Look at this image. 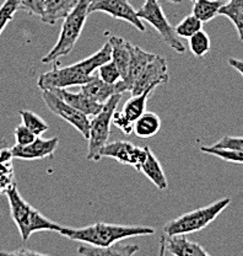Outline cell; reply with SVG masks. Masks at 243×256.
<instances>
[{"label":"cell","instance_id":"4316f807","mask_svg":"<svg viewBox=\"0 0 243 256\" xmlns=\"http://www.w3.org/2000/svg\"><path fill=\"white\" fill-rule=\"evenodd\" d=\"M21 120H22V124L28 128L34 136L41 137L44 132L49 130V126L38 116V114H33L32 111L22 110L20 111Z\"/></svg>","mask_w":243,"mask_h":256},{"label":"cell","instance_id":"7402d4cb","mask_svg":"<svg viewBox=\"0 0 243 256\" xmlns=\"http://www.w3.org/2000/svg\"><path fill=\"white\" fill-rule=\"evenodd\" d=\"M12 154L7 146V142L0 138V194L6 192L14 184V172H12Z\"/></svg>","mask_w":243,"mask_h":256},{"label":"cell","instance_id":"d6a6232c","mask_svg":"<svg viewBox=\"0 0 243 256\" xmlns=\"http://www.w3.org/2000/svg\"><path fill=\"white\" fill-rule=\"evenodd\" d=\"M20 6L27 10L32 15H37L42 18L46 6V0H18Z\"/></svg>","mask_w":243,"mask_h":256},{"label":"cell","instance_id":"484cf974","mask_svg":"<svg viewBox=\"0 0 243 256\" xmlns=\"http://www.w3.org/2000/svg\"><path fill=\"white\" fill-rule=\"evenodd\" d=\"M189 50L198 58L204 57L210 50V37L205 31L200 30L188 38Z\"/></svg>","mask_w":243,"mask_h":256},{"label":"cell","instance_id":"ac0fdd59","mask_svg":"<svg viewBox=\"0 0 243 256\" xmlns=\"http://www.w3.org/2000/svg\"><path fill=\"white\" fill-rule=\"evenodd\" d=\"M139 250H140V246L137 244H114L107 248L84 244L77 248V252L81 256H134Z\"/></svg>","mask_w":243,"mask_h":256},{"label":"cell","instance_id":"60d3db41","mask_svg":"<svg viewBox=\"0 0 243 256\" xmlns=\"http://www.w3.org/2000/svg\"><path fill=\"white\" fill-rule=\"evenodd\" d=\"M241 41H242V42H243V38H242V40H241Z\"/></svg>","mask_w":243,"mask_h":256},{"label":"cell","instance_id":"1f68e13d","mask_svg":"<svg viewBox=\"0 0 243 256\" xmlns=\"http://www.w3.org/2000/svg\"><path fill=\"white\" fill-rule=\"evenodd\" d=\"M213 146L215 148H225V149H235V150L243 152V137H231V136H225L221 138L219 142H216Z\"/></svg>","mask_w":243,"mask_h":256},{"label":"cell","instance_id":"f546056e","mask_svg":"<svg viewBox=\"0 0 243 256\" xmlns=\"http://www.w3.org/2000/svg\"><path fill=\"white\" fill-rule=\"evenodd\" d=\"M20 8L18 0H5L4 4L0 6V34H2L7 24L14 18V15Z\"/></svg>","mask_w":243,"mask_h":256},{"label":"cell","instance_id":"277c9868","mask_svg":"<svg viewBox=\"0 0 243 256\" xmlns=\"http://www.w3.org/2000/svg\"><path fill=\"white\" fill-rule=\"evenodd\" d=\"M91 0H79L77 5L71 12L64 18L61 30L57 44L52 50L42 58V63L48 64L57 60L58 58L65 57L75 47L76 42L81 36L84 26L89 16V6Z\"/></svg>","mask_w":243,"mask_h":256},{"label":"cell","instance_id":"cb8c5ba5","mask_svg":"<svg viewBox=\"0 0 243 256\" xmlns=\"http://www.w3.org/2000/svg\"><path fill=\"white\" fill-rule=\"evenodd\" d=\"M219 15L230 18L236 28L240 40L243 38V0H230L221 6Z\"/></svg>","mask_w":243,"mask_h":256},{"label":"cell","instance_id":"83f0119b","mask_svg":"<svg viewBox=\"0 0 243 256\" xmlns=\"http://www.w3.org/2000/svg\"><path fill=\"white\" fill-rule=\"evenodd\" d=\"M203 28V22L194 16L193 14L186 16L183 20H181V22L178 24L175 28L176 34L181 38H187L193 36L194 34H197L198 31H200Z\"/></svg>","mask_w":243,"mask_h":256},{"label":"cell","instance_id":"3957f363","mask_svg":"<svg viewBox=\"0 0 243 256\" xmlns=\"http://www.w3.org/2000/svg\"><path fill=\"white\" fill-rule=\"evenodd\" d=\"M6 194L9 198L12 220L20 232L22 242H27L32 234L36 232L54 230L59 233L61 226L54 223L53 220H49L36 208L32 207L28 202H26L18 192L15 182L7 188Z\"/></svg>","mask_w":243,"mask_h":256},{"label":"cell","instance_id":"ffe728a7","mask_svg":"<svg viewBox=\"0 0 243 256\" xmlns=\"http://www.w3.org/2000/svg\"><path fill=\"white\" fill-rule=\"evenodd\" d=\"M79 0H46L44 12L41 20L48 25H54L58 20L65 18L76 6Z\"/></svg>","mask_w":243,"mask_h":256},{"label":"cell","instance_id":"30bf717a","mask_svg":"<svg viewBox=\"0 0 243 256\" xmlns=\"http://www.w3.org/2000/svg\"><path fill=\"white\" fill-rule=\"evenodd\" d=\"M146 156V146H138L127 140L108 142L101 149V158H112L121 164L129 165L140 172V166Z\"/></svg>","mask_w":243,"mask_h":256},{"label":"cell","instance_id":"836d02e7","mask_svg":"<svg viewBox=\"0 0 243 256\" xmlns=\"http://www.w3.org/2000/svg\"><path fill=\"white\" fill-rule=\"evenodd\" d=\"M14 134L16 144H18V146H27V144L33 142L37 137V136H34L33 133H32L27 127L23 126V124H20V126L15 128Z\"/></svg>","mask_w":243,"mask_h":256},{"label":"cell","instance_id":"4dcf8cb0","mask_svg":"<svg viewBox=\"0 0 243 256\" xmlns=\"http://www.w3.org/2000/svg\"><path fill=\"white\" fill-rule=\"evenodd\" d=\"M97 70L98 76L107 84H117L122 79V74L119 72L118 66H116V63L112 60L103 63L101 66H98Z\"/></svg>","mask_w":243,"mask_h":256},{"label":"cell","instance_id":"9a60e30c","mask_svg":"<svg viewBox=\"0 0 243 256\" xmlns=\"http://www.w3.org/2000/svg\"><path fill=\"white\" fill-rule=\"evenodd\" d=\"M50 90L54 92L60 98H63L66 104L73 106L76 110L81 111L86 116H96L103 108L102 104L92 100L91 98L85 95L81 90L79 92H71L66 89H59V88H53Z\"/></svg>","mask_w":243,"mask_h":256},{"label":"cell","instance_id":"ab89813d","mask_svg":"<svg viewBox=\"0 0 243 256\" xmlns=\"http://www.w3.org/2000/svg\"><path fill=\"white\" fill-rule=\"evenodd\" d=\"M192 2H197V0H192Z\"/></svg>","mask_w":243,"mask_h":256},{"label":"cell","instance_id":"7a4b0ae2","mask_svg":"<svg viewBox=\"0 0 243 256\" xmlns=\"http://www.w3.org/2000/svg\"><path fill=\"white\" fill-rule=\"evenodd\" d=\"M59 233L65 238L92 246L107 248L124 239L155 234V229L146 226H122L98 222L84 228L61 226Z\"/></svg>","mask_w":243,"mask_h":256},{"label":"cell","instance_id":"74e56055","mask_svg":"<svg viewBox=\"0 0 243 256\" xmlns=\"http://www.w3.org/2000/svg\"><path fill=\"white\" fill-rule=\"evenodd\" d=\"M168 2H173V4H180V2H181V0H168Z\"/></svg>","mask_w":243,"mask_h":256},{"label":"cell","instance_id":"6da1fadb","mask_svg":"<svg viewBox=\"0 0 243 256\" xmlns=\"http://www.w3.org/2000/svg\"><path fill=\"white\" fill-rule=\"evenodd\" d=\"M108 60H111V44L107 42L101 50L80 62L68 66H54L52 70L41 74L37 80V85L41 90L81 86L93 78V73L98 66Z\"/></svg>","mask_w":243,"mask_h":256},{"label":"cell","instance_id":"7c38bea8","mask_svg":"<svg viewBox=\"0 0 243 256\" xmlns=\"http://www.w3.org/2000/svg\"><path fill=\"white\" fill-rule=\"evenodd\" d=\"M59 138L53 137L49 140H43L42 137H36L33 142L27 146H16L10 148L12 158L23 160H38L52 156L57 150Z\"/></svg>","mask_w":243,"mask_h":256},{"label":"cell","instance_id":"5b68a950","mask_svg":"<svg viewBox=\"0 0 243 256\" xmlns=\"http://www.w3.org/2000/svg\"><path fill=\"white\" fill-rule=\"evenodd\" d=\"M230 204H231V200L226 197V198L214 202L209 206L200 207L188 213H184L166 223V226H164L165 236L171 238V236H187V234L203 230L210 223H213L220 216V213L229 207Z\"/></svg>","mask_w":243,"mask_h":256},{"label":"cell","instance_id":"9c48e42d","mask_svg":"<svg viewBox=\"0 0 243 256\" xmlns=\"http://www.w3.org/2000/svg\"><path fill=\"white\" fill-rule=\"evenodd\" d=\"M97 12H106L112 18L127 21L128 24L134 26L138 31H145L143 20L139 18L137 10H134L129 0H91L89 6V14Z\"/></svg>","mask_w":243,"mask_h":256},{"label":"cell","instance_id":"e575fe53","mask_svg":"<svg viewBox=\"0 0 243 256\" xmlns=\"http://www.w3.org/2000/svg\"><path fill=\"white\" fill-rule=\"evenodd\" d=\"M112 124L116 127H118L123 133H125V134H130V133L133 132V127H134L122 116L121 112L117 110L114 111L113 117H112Z\"/></svg>","mask_w":243,"mask_h":256},{"label":"cell","instance_id":"f1b7e54d","mask_svg":"<svg viewBox=\"0 0 243 256\" xmlns=\"http://www.w3.org/2000/svg\"><path fill=\"white\" fill-rule=\"evenodd\" d=\"M200 150L203 153L215 156L218 158L225 160V162H236V164H243V152L235 150V149H225V148H215V146H200Z\"/></svg>","mask_w":243,"mask_h":256},{"label":"cell","instance_id":"d6986e66","mask_svg":"<svg viewBox=\"0 0 243 256\" xmlns=\"http://www.w3.org/2000/svg\"><path fill=\"white\" fill-rule=\"evenodd\" d=\"M140 172H143L144 175L157 188H160V190H166L168 186L166 175H165L161 164H160L159 160L154 156V153H152L149 146H146V156L144 159L143 164H141Z\"/></svg>","mask_w":243,"mask_h":256},{"label":"cell","instance_id":"8fae6325","mask_svg":"<svg viewBox=\"0 0 243 256\" xmlns=\"http://www.w3.org/2000/svg\"><path fill=\"white\" fill-rule=\"evenodd\" d=\"M170 79L167 62L161 56H155L154 60L146 66L143 73L140 74L135 84L132 88V95H139L145 92L149 88H157L159 85L165 84Z\"/></svg>","mask_w":243,"mask_h":256},{"label":"cell","instance_id":"f35d334b","mask_svg":"<svg viewBox=\"0 0 243 256\" xmlns=\"http://www.w3.org/2000/svg\"><path fill=\"white\" fill-rule=\"evenodd\" d=\"M221 2H230V0H221Z\"/></svg>","mask_w":243,"mask_h":256},{"label":"cell","instance_id":"d4e9b609","mask_svg":"<svg viewBox=\"0 0 243 256\" xmlns=\"http://www.w3.org/2000/svg\"><path fill=\"white\" fill-rule=\"evenodd\" d=\"M224 4L221 0H197L193 5V15L203 24L209 22L219 15Z\"/></svg>","mask_w":243,"mask_h":256},{"label":"cell","instance_id":"603a6c76","mask_svg":"<svg viewBox=\"0 0 243 256\" xmlns=\"http://www.w3.org/2000/svg\"><path fill=\"white\" fill-rule=\"evenodd\" d=\"M161 130V118L154 112H144L140 117L134 122L133 132L139 138H151L159 133Z\"/></svg>","mask_w":243,"mask_h":256},{"label":"cell","instance_id":"8992f818","mask_svg":"<svg viewBox=\"0 0 243 256\" xmlns=\"http://www.w3.org/2000/svg\"><path fill=\"white\" fill-rule=\"evenodd\" d=\"M122 94H116L112 96L103 105V108L100 114L93 116L90 121V133H89V150H87V160L97 162L100 160V152L103 146L108 143L109 134H111L112 117L114 111L118 108Z\"/></svg>","mask_w":243,"mask_h":256},{"label":"cell","instance_id":"ba28073f","mask_svg":"<svg viewBox=\"0 0 243 256\" xmlns=\"http://www.w3.org/2000/svg\"><path fill=\"white\" fill-rule=\"evenodd\" d=\"M42 98L46 102L47 108L53 114L59 116L64 121L71 124L75 130H79L85 138H89L90 133V120L89 116L82 114L81 111L76 110L73 106L66 104L63 98L55 94L52 90H42Z\"/></svg>","mask_w":243,"mask_h":256},{"label":"cell","instance_id":"e0dca14e","mask_svg":"<svg viewBox=\"0 0 243 256\" xmlns=\"http://www.w3.org/2000/svg\"><path fill=\"white\" fill-rule=\"evenodd\" d=\"M108 42L111 44V60L118 66L122 79H124L128 73L130 60H132L133 44H129L127 40L117 36L109 37Z\"/></svg>","mask_w":243,"mask_h":256},{"label":"cell","instance_id":"d590c367","mask_svg":"<svg viewBox=\"0 0 243 256\" xmlns=\"http://www.w3.org/2000/svg\"><path fill=\"white\" fill-rule=\"evenodd\" d=\"M0 256H49L30 249H18L15 252H0Z\"/></svg>","mask_w":243,"mask_h":256},{"label":"cell","instance_id":"52a82bcc","mask_svg":"<svg viewBox=\"0 0 243 256\" xmlns=\"http://www.w3.org/2000/svg\"><path fill=\"white\" fill-rule=\"evenodd\" d=\"M137 14L141 20L149 22L157 34H160L162 41L167 44L171 50L183 54L186 52V47L176 34L175 28L168 22L166 15L162 10L161 5L157 0H145L143 6L138 10Z\"/></svg>","mask_w":243,"mask_h":256},{"label":"cell","instance_id":"b9f144b4","mask_svg":"<svg viewBox=\"0 0 243 256\" xmlns=\"http://www.w3.org/2000/svg\"><path fill=\"white\" fill-rule=\"evenodd\" d=\"M160 256H164V255H160Z\"/></svg>","mask_w":243,"mask_h":256},{"label":"cell","instance_id":"4fadbf2b","mask_svg":"<svg viewBox=\"0 0 243 256\" xmlns=\"http://www.w3.org/2000/svg\"><path fill=\"white\" fill-rule=\"evenodd\" d=\"M155 56L156 54L145 52V50H141L140 47L133 44L132 60H130L129 68H128V73L124 79L118 82L122 92H132L133 85L135 84V82H137L139 76H140V74L143 73L144 69L146 68V66L154 60Z\"/></svg>","mask_w":243,"mask_h":256},{"label":"cell","instance_id":"5bb4252c","mask_svg":"<svg viewBox=\"0 0 243 256\" xmlns=\"http://www.w3.org/2000/svg\"><path fill=\"white\" fill-rule=\"evenodd\" d=\"M161 255H164L166 250L173 256H212L202 245L187 239L186 236H171L167 239V242L164 238L161 242Z\"/></svg>","mask_w":243,"mask_h":256},{"label":"cell","instance_id":"44dd1931","mask_svg":"<svg viewBox=\"0 0 243 256\" xmlns=\"http://www.w3.org/2000/svg\"><path fill=\"white\" fill-rule=\"evenodd\" d=\"M155 89H156V88L151 86L149 88V89H146L144 92H141V94L132 95V98L124 104L122 111H119L122 116L124 117L129 124H132L133 126H134V122L137 121L144 112H145L146 102H148L149 96H150V94Z\"/></svg>","mask_w":243,"mask_h":256},{"label":"cell","instance_id":"8d00e7d4","mask_svg":"<svg viewBox=\"0 0 243 256\" xmlns=\"http://www.w3.org/2000/svg\"><path fill=\"white\" fill-rule=\"evenodd\" d=\"M229 66H232L243 76V60H237V58H229Z\"/></svg>","mask_w":243,"mask_h":256},{"label":"cell","instance_id":"2e32d148","mask_svg":"<svg viewBox=\"0 0 243 256\" xmlns=\"http://www.w3.org/2000/svg\"><path fill=\"white\" fill-rule=\"evenodd\" d=\"M81 92L102 105H105L113 95L123 94L119 82L107 84L98 76H93V78L87 84L81 85Z\"/></svg>","mask_w":243,"mask_h":256}]
</instances>
